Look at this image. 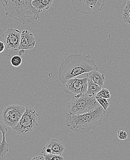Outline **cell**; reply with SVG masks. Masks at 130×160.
Here are the masks:
<instances>
[{
    "mask_svg": "<svg viewBox=\"0 0 130 160\" xmlns=\"http://www.w3.org/2000/svg\"><path fill=\"white\" fill-rule=\"evenodd\" d=\"M87 81V77L82 78H75L68 80L66 82L65 92L70 95L86 93Z\"/></svg>",
    "mask_w": 130,
    "mask_h": 160,
    "instance_id": "cell-8",
    "label": "cell"
},
{
    "mask_svg": "<svg viewBox=\"0 0 130 160\" xmlns=\"http://www.w3.org/2000/svg\"><path fill=\"white\" fill-rule=\"evenodd\" d=\"M1 141H2L0 140V143H1Z\"/></svg>",
    "mask_w": 130,
    "mask_h": 160,
    "instance_id": "cell-25",
    "label": "cell"
},
{
    "mask_svg": "<svg viewBox=\"0 0 130 160\" xmlns=\"http://www.w3.org/2000/svg\"><path fill=\"white\" fill-rule=\"evenodd\" d=\"M31 160H44V157L41 156H37L36 157H34Z\"/></svg>",
    "mask_w": 130,
    "mask_h": 160,
    "instance_id": "cell-23",
    "label": "cell"
},
{
    "mask_svg": "<svg viewBox=\"0 0 130 160\" xmlns=\"http://www.w3.org/2000/svg\"><path fill=\"white\" fill-rule=\"evenodd\" d=\"M3 135L2 133L0 130V140L2 141V140L3 139Z\"/></svg>",
    "mask_w": 130,
    "mask_h": 160,
    "instance_id": "cell-24",
    "label": "cell"
},
{
    "mask_svg": "<svg viewBox=\"0 0 130 160\" xmlns=\"http://www.w3.org/2000/svg\"><path fill=\"white\" fill-rule=\"evenodd\" d=\"M5 45L4 42L0 41V53L4 52L5 49Z\"/></svg>",
    "mask_w": 130,
    "mask_h": 160,
    "instance_id": "cell-22",
    "label": "cell"
},
{
    "mask_svg": "<svg viewBox=\"0 0 130 160\" xmlns=\"http://www.w3.org/2000/svg\"><path fill=\"white\" fill-rule=\"evenodd\" d=\"M9 143L6 140H2L0 143V156L3 157L9 150Z\"/></svg>",
    "mask_w": 130,
    "mask_h": 160,
    "instance_id": "cell-16",
    "label": "cell"
},
{
    "mask_svg": "<svg viewBox=\"0 0 130 160\" xmlns=\"http://www.w3.org/2000/svg\"><path fill=\"white\" fill-rule=\"evenodd\" d=\"M95 96L100 97V98H104L106 99H108L110 98L111 94L108 89L102 88V89L96 94Z\"/></svg>",
    "mask_w": 130,
    "mask_h": 160,
    "instance_id": "cell-17",
    "label": "cell"
},
{
    "mask_svg": "<svg viewBox=\"0 0 130 160\" xmlns=\"http://www.w3.org/2000/svg\"><path fill=\"white\" fill-rule=\"evenodd\" d=\"M96 98L100 106L104 108V110L105 112L107 110L110 105V103L107 101V99L98 97H96Z\"/></svg>",
    "mask_w": 130,
    "mask_h": 160,
    "instance_id": "cell-18",
    "label": "cell"
},
{
    "mask_svg": "<svg viewBox=\"0 0 130 160\" xmlns=\"http://www.w3.org/2000/svg\"><path fill=\"white\" fill-rule=\"evenodd\" d=\"M22 31L13 28L7 29L2 35L4 43L7 49L11 51H18L21 41Z\"/></svg>",
    "mask_w": 130,
    "mask_h": 160,
    "instance_id": "cell-9",
    "label": "cell"
},
{
    "mask_svg": "<svg viewBox=\"0 0 130 160\" xmlns=\"http://www.w3.org/2000/svg\"><path fill=\"white\" fill-rule=\"evenodd\" d=\"M96 97L85 93L74 95L67 105L68 113L80 115L90 112L100 107Z\"/></svg>",
    "mask_w": 130,
    "mask_h": 160,
    "instance_id": "cell-4",
    "label": "cell"
},
{
    "mask_svg": "<svg viewBox=\"0 0 130 160\" xmlns=\"http://www.w3.org/2000/svg\"><path fill=\"white\" fill-rule=\"evenodd\" d=\"M33 0H1L6 15L23 24H31L39 19V13L33 7Z\"/></svg>",
    "mask_w": 130,
    "mask_h": 160,
    "instance_id": "cell-3",
    "label": "cell"
},
{
    "mask_svg": "<svg viewBox=\"0 0 130 160\" xmlns=\"http://www.w3.org/2000/svg\"><path fill=\"white\" fill-rule=\"evenodd\" d=\"M87 89L86 94L89 96H95L96 94L102 89L99 86L88 79Z\"/></svg>",
    "mask_w": 130,
    "mask_h": 160,
    "instance_id": "cell-14",
    "label": "cell"
},
{
    "mask_svg": "<svg viewBox=\"0 0 130 160\" xmlns=\"http://www.w3.org/2000/svg\"><path fill=\"white\" fill-rule=\"evenodd\" d=\"M45 160H65L61 155L55 154H44L43 155Z\"/></svg>",
    "mask_w": 130,
    "mask_h": 160,
    "instance_id": "cell-19",
    "label": "cell"
},
{
    "mask_svg": "<svg viewBox=\"0 0 130 160\" xmlns=\"http://www.w3.org/2000/svg\"><path fill=\"white\" fill-rule=\"evenodd\" d=\"M73 8L83 15L99 12L104 6L106 0H71Z\"/></svg>",
    "mask_w": 130,
    "mask_h": 160,
    "instance_id": "cell-6",
    "label": "cell"
},
{
    "mask_svg": "<svg viewBox=\"0 0 130 160\" xmlns=\"http://www.w3.org/2000/svg\"><path fill=\"white\" fill-rule=\"evenodd\" d=\"M54 0H33L31 2L33 7L37 12L48 10L53 2Z\"/></svg>",
    "mask_w": 130,
    "mask_h": 160,
    "instance_id": "cell-13",
    "label": "cell"
},
{
    "mask_svg": "<svg viewBox=\"0 0 130 160\" xmlns=\"http://www.w3.org/2000/svg\"><path fill=\"white\" fill-rule=\"evenodd\" d=\"M117 137L121 140L126 139L128 137V132L123 129H121L117 132Z\"/></svg>",
    "mask_w": 130,
    "mask_h": 160,
    "instance_id": "cell-21",
    "label": "cell"
},
{
    "mask_svg": "<svg viewBox=\"0 0 130 160\" xmlns=\"http://www.w3.org/2000/svg\"><path fill=\"white\" fill-rule=\"evenodd\" d=\"M65 150V147L62 142L56 138H52L43 147L41 152L44 154H55L61 155Z\"/></svg>",
    "mask_w": 130,
    "mask_h": 160,
    "instance_id": "cell-10",
    "label": "cell"
},
{
    "mask_svg": "<svg viewBox=\"0 0 130 160\" xmlns=\"http://www.w3.org/2000/svg\"><path fill=\"white\" fill-rule=\"evenodd\" d=\"M38 118L39 115L35 110L31 106H27L20 121L12 128V131L17 134L26 135L38 126Z\"/></svg>",
    "mask_w": 130,
    "mask_h": 160,
    "instance_id": "cell-5",
    "label": "cell"
},
{
    "mask_svg": "<svg viewBox=\"0 0 130 160\" xmlns=\"http://www.w3.org/2000/svg\"><path fill=\"white\" fill-rule=\"evenodd\" d=\"M122 19L125 23L130 25V0L127 2L122 14Z\"/></svg>",
    "mask_w": 130,
    "mask_h": 160,
    "instance_id": "cell-15",
    "label": "cell"
},
{
    "mask_svg": "<svg viewBox=\"0 0 130 160\" xmlns=\"http://www.w3.org/2000/svg\"><path fill=\"white\" fill-rule=\"evenodd\" d=\"M35 38L32 32L27 30L22 32L19 51L31 50L35 46Z\"/></svg>",
    "mask_w": 130,
    "mask_h": 160,
    "instance_id": "cell-11",
    "label": "cell"
},
{
    "mask_svg": "<svg viewBox=\"0 0 130 160\" xmlns=\"http://www.w3.org/2000/svg\"><path fill=\"white\" fill-rule=\"evenodd\" d=\"M26 108L19 105H11L4 109L2 114L3 122L6 126L13 128L17 126L25 112Z\"/></svg>",
    "mask_w": 130,
    "mask_h": 160,
    "instance_id": "cell-7",
    "label": "cell"
},
{
    "mask_svg": "<svg viewBox=\"0 0 130 160\" xmlns=\"http://www.w3.org/2000/svg\"><path fill=\"white\" fill-rule=\"evenodd\" d=\"M22 58L20 56H14L11 59V63L13 67H19L22 64Z\"/></svg>",
    "mask_w": 130,
    "mask_h": 160,
    "instance_id": "cell-20",
    "label": "cell"
},
{
    "mask_svg": "<svg viewBox=\"0 0 130 160\" xmlns=\"http://www.w3.org/2000/svg\"><path fill=\"white\" fill-rule=\"evenodd\" d=\"M105 112L104 108L100 106L94 110L84 114L67 113L65 118V126L74 132H87L102 125Z\"/></svg>",
    "mask_w": 130,
    "mask_h": 160,
    "instance_id": "cell-2",
    "label": "cell"
},
{
    "mask_svg": "<svg viewBox=\"0 0 130 160\" xmlns=\"http://www.w3.org/2000/svg\"><path fill=\"white\" fill-rule=\"evenodd\" d=\"M88 79L91 80L103 88L104 84L105 77L104 74H101L98 70H93L86 74Z\"/></svg>",
    "mask_w": 130,
    "mask_h": 160,
    "instance_id": "cell-12",
    "label": "cell"
},
{
    "mask_svg": "<svg viewBox=\"0 0 130 160\" xmlns=\"http://www.w3.org/2000/svg\"><path fill=\"white\" fill-rule=\"evenodd\" d=\"M93 70H98V66L90 55L71 54L61 62L58 69L59 79L65 84L71 79L86 75Z\"/></svg>",
    "mask_w": 130,
    "mask_h": 160,
    "instance_id": "cell-1",
    "label": "cell"
}]
</instances>
